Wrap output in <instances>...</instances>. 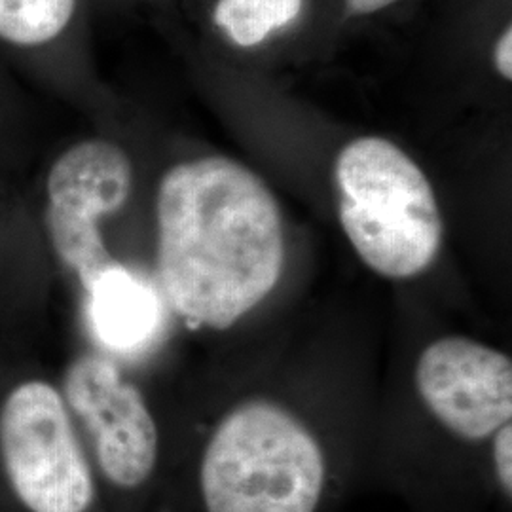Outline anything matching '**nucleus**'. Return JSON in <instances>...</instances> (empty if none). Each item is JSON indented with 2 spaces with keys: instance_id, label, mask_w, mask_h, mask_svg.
I'll return each instance as SVG.
<instances>
[{
  "instance_id": "20e7f679",
  "label": "nucleus",
  "mask_w": 512,
  "mask_h": 512,
  "mask_svg": "<svg viewBox=\"0 0 512 512\" xmlns=\"http://www.w3.org/2000/svg\"><path fill=\"white\" fill-rule=\"evenodd\" d=\"M0 478L21 512L92 511V461L59 387L31 378L2 399Z\"/></svg>"
},
{
  "instance_id": "423d86ee",
  "label": "nucleus",
  "mask_w": 512,
  "mask_h": 512,
  "mask_svg": "<svg viewBox=\"0 0 512 512\" xmlns=\"http://www.w3.org/2000/svg\"><path fill=\"white\" fill-rule=\"evenodd\" d=\"M61 395L92 440L95 465L118 490L143 488L160 458V433L139 387L103 355H80L65 370Z\"/></svg>"
},
{
  "instance_id": "7ed1b4c3",
  "label": "nucleus",
  "mask_w": 512,
  "mask_h": 512,
  "mask_svg": "<svg viewBox=\"0 0 512 512\" xmlns=\"http://www.w3.org/2000/svg\"><path fill=\"white\" fill-rule=\"evenodd\" d=\"M325 456L310 429L270 401L236 406L203 452L200 488L207 512H315Z\"/></svg>"
},
{
  "instance_id": "9d476101",
  "label": "nucleus",
  "mask_w": 512,
  "mask_h": 512,
  "mask_svg": "<svg viewBox=\"0 0 512 512\" xmlns=\"http://www.w3.org/2000/svg\"><path fill=\"white\" fill-rule=\"evenodd\" d=\"M304 0H219L213 19L232 42L253 48L298 18Z\"/></svg>"
},
{
  "instance_id": "9b49d317",
  "label": "nucleus",
  "mask_w": 512,
  "mask_h": 512,
  "mask_svg": "<svg viewBox=\"0 0 512 512\" xmlns=\"http://www.w3.org/2000/svg\"><path fill=\"white\" fill-rule=\"evenodd\" d=\"M494 463L503 492L512 494V425L511 421L494 433Z\"/></svg>"
},
{
  "instance_id": "39448f33",
  "label": "nucleus",
  "mask_w": 512,
  "mask_h": 512,
  "mask_svg": "<svg viewBox=\"0 0 512 512\" xmlns=\"http://www.w3.org/2000/svg\"><path fill=\"white\" fill-rule=\"evenodd\" d=\"M133 188L128 152L109 139H84L63 150L46 177V228L59 262L82 289L116 262L101 220L118 213Z\"/></svg>"
},
{
  "instance_id": "f03ea898",
  "label": "nucleus",
  "mask_w": 512,
  "mask_h": 512,
  "mask_svg": "<svg viewBox=\"0 0 512 512\" xmlns=\"http://www.w3.org/2000/svg\"><path fill=\"white\" fill-rule=\"evenodd\" d=\"M338 219L355 253L387 279L423 274L444 238L435 190L403 148L366 135L334 162Z\"/></svg>"
},
{
  "instance_id": "ddd939ff",
  "label": "nucleus",
  "mask_w": 512,
  "mask_h": 512,
  "mask_svg": "<svg viewBox=\"0 0 512 512\" xmlns=\"http://www.w3.org/2000/svg\"><path fill=\"white\" fill-rule=\"evenodd\" d=\"M397 2L399 0H346V8L351 16H370V14L382 12Z\"/></svg>"
},
{
  "instance_id": "f8f14e48",
  "label": "nucleus",
  "mask_w": 512,
  "mask_h": 512,
  "mask_svg": "<svg viewBox=\"0 0 512 512\" xmlns=\"http://www.w3.org/2000/svg\"><path fill=\"white\" fill-rule=\"evenodd\" d=\"M494 65L497 73L501 74L505 80H512V29L507 25V29L497 38L494 48Z\"/></svg>"
},
{
  "instance_id": "1a4fd4ad",
  "label": "nucleus",
  "mask_w": 512,
  "mask_h": 512,
  "mask_svg": "<svg viewBox=\"0 0 512 512\" xmlns=\"http://www.w3.org/2000/svg\"><path fill=\"white\" fill-rule=\"evenodd\" d=\"M78 0H0V40L16 48H40L61 37Z\"/></svg>"
},
{
  "instance_id": "f257e3e1",
  "label": "nucleus",
  "mask_w": 512,
  "mask_h": 512,
  "mask_svg": "<svg viewBox=\"0 0 512 512\" xmlns=\"http://www.w3.org/2000/svg\"><path fill=\"white\" fill-rule=\"evenodd\" d=\"M285 266L272 190L226 156L169 167L156 192V275L192 327L224 330L268 298Z\"/></svg>"
},
{
  "instance_id": "0eeeda50",
  "label": "nucleus",
  "mask_w": 512,
  "mask_h": 512,
  "mask_svg": "<svg viewBox=\"0 0 512 512\" xmlns=\"http://www.w3.org/2000/svg\"><path fill=\"white\" fill-rule=\"evenodd\" d=\"M414 378L431 414L461 439H488L511 421L512 361L499 349L440 338L423 349Z\"/></svg>"
},
{
  "instance_id": "6e6552de",
  "label": "nucleus",
  "mask_w": 512,
  "mask_h": 512,
  "mask_svg": "<svg viewBox=\"0 0 512 512\" xmlns=\"http://www.w3.org/2000/svg\"><path fill=\"white\" fill-rule=\"evenodd\" d=\"M95 336L107 348L128 353L145 346L162 321L160 296L118 260L84 289Z\"/></svg>"
}]
</instances>
